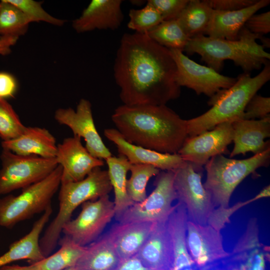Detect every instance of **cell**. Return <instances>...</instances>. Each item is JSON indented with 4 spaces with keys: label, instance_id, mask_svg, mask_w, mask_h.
<instances>
[{
    "label": "cell",
    "instance_id": "24",
    "mask_svg": "<svg viewBox=\"0 0 270 270\" xmlns=\"http://www.w3.org/2000/svg\"><path fill=\"white\" fill-rule=\"evenodd\" d=\"M2 148L17 154L36 156L45 158H55L57 144L55 138L46 129L26 126L16 138L2 142Z\"/></svg>",
    "mask_w": 270,
    "mask_h": 270
},
{
    "label": "cell",
    "instance_id": "39",
    "mask_svg": "<svg viewBox=\"0 0 270 270\" xmlns=\"http://www.w3.org/2000/svg\"><path fill=\"white\" fill-rule=\"evenodd\" d=\"M244 26L252 33L263 36L270 32V11L252 15Z\"/></svg>",
    "mask_w": 270,
    "mask_h": 270
},
{
    "label": "cell",
    "instance_id": "7",
    "mask_svg": "<svg viewBox=\"0 0 270 270\" xmlns=\"http://www.w3.org/2000/svg\"><path fill=\"white\" fill-rule=\"evenodd\" d=\"M62 168H56L42 180L22 189L17 195L0 198V226L12 228L51 206L52 200L61 184Z\"/></svg>",
    "mask_w": 270,
    "mask_h": 270
},
{
    "label": "cell",
    "instance_id": "15",
    "mask_svg": "<svg viewBox=\"0 0 270 270\" xmlns=\"http://www.w3.org/2000/svg\"><path fill=\"white\" fill-rule=\"evenodd\" d=\"M54 119L58 124L70 128L74 136L82 138L86 142V148L93 156L106 160L112 156L97 131L92 105L88 100L80 99L76 110L71 108L58 109L54 113Z\"/></svg>",
    "mask_w": 270,
    "mask_h": 270
},
{
    "label": "cell",
    "instance_id": "29",
    "mask_svg": "<svg viewBox=\"0 0 270 270\" xmlns=\"http://www.w3.org/2000/svg\"><path fill=\"white\" fill-rule=\"evenodd\" d=\"M58 242L60 248L56 252L34 263L37 270H64L74 266L86 250V246L64 236Z\"/></svg>",
    "mask_w": 270,
    "mask_h": 270
},
{
    "label": "cell",
    "instance_id": "34",
    "mask_svg": "<svg viewBox=\"0 0 270 270\" xmlns=\"http://www.w3.org/2000/svg\"><path fill=\"white\" fill-rule=\"evenodd\" d=\"M128 27L138 33H146L164 20L160 14L151 4L140 9H130Z\"/></svg>",
    "mask_w": 270,
    "mask_h": 270
},
{
    "label": "cell",
    "instance_id": "31",
    "mask_svg": "<svg viewBox=\"0 0 270 270\" xmlns=\"http://www.w3.org/2000/svg\"><path fill=\"white\" fill-rule=\"evenodd\" d=\"M146 34L162 46L183 52L190 39L177 19L163 20Z\"/></svg>",
    "mask_w": 270,
    "mask_h": 270
},
{
    "label": "cell",
    "instance_id": "9",
    "mask_svg": "<svg viewBox=\"0 0 270 270\" xmlns=\"http://www.w3.org/2000/svg\"><path fill=\"white\" fill-rule=\"evenodd\" d=\"M0 158V195L42 180L58 165L55 158L19 155L4 148Z\"/></svg>",
    "mask_w": 270,
    "mask_h": 270
},
{
    "label": "cell",
    "instance_id": "17",
    "mask_svg": "<svg viewBox=\"0 0 270 270\" xmlns=\"http://www.w3.org/2000/svg\"><path fill=\"white\" fill-rule=\"evenodd\" d=\"M80 138L74 136L57 145L55 158L62 168L61 184L83 180L94 168L104 165L102 160L90 154Z\"/></svg>",
    "mask_w": 270,
    "mask_h": 270
},
{
    "label": "cell",
    "instance_id": "11",
    "mask_svg": "<svg viewBox=\"0 0 270 270\" xmlns=\"http://www.w3.org/2000/svg\"><path fill=\"white\" fill-rule=\"evenodd\" d=\"M115 216L114 202L108 194L82 204L78 216L63 226L62 233L82 246L96 240Z\"/></svg>",
    "mask_w": 270,
    "mask_h": 270
},
{
    "label": "cell",
    "instance_id": "12",
    "mask_svg": "<svg viewBox=\"0 0 270 270\" xmlns=\"http://www.w3.org/2000/svg\"><path fill=\"white\" fill-rule=\"evenodd\" d=\"M169 50L176 66V82L180 88L186 86L198 95L204 94L212 98L236 80V78L224 76L210 67L196 63L183 51Z\"/></svg>",
    "mask_w": 270,
    "mask_h": 270
},
{
    "label": "cell",
    "instance_id": "21",
    "mask_svg": "<svg viewBox=\"0 0 270 270\" xmlns=\"http://www.w3.org/2000/svg\"><path fill=\"white\" fill-rule=\"evenodd\" d=\"M136 255L150 270H171L172 243L168 220L156 223Z\"/></svg>",
    "mask_w": 270,
    "mask_h": 270
},
{
    "label": "cell",
    "instance_id": "1",
    "mask_svg": "<svg viewBox=\"0 0 270 270\" xmlns=\"http://www.w3.org/2000/svg\"><path fill=\"white\" fill-rule=\"evenodd\" d=\"M113 71L124 104L166 105L180 96L176 66L170 50L146 33L122 35Z\"/></svg>",
    "mask_w": 270,
    "mask_h": 270
},
{
    "label": "cell",
    "instance_id": "19",
    "mask_svg": "<svg viewBox=\"0 0 270 270\" xmlns=\"http://www.w3.org/2000/svg\"><path fill=\"white\" fill-rule=\"evenodd\" d=\"M122 0H92L72 26L78 33L95 30L118 29L124 20Z\"/></svg>",
    "mask_w": 270,
    "mask_h": 270
},
{
    "label": "cell",
    "instance_id": "8",
    "mask_svg": "<svg viewBox=\"0 0 270 270\" xmlns=\"http://www.w3.org/2000/svg\"><path fill=\"white\" fill-rule=\"evenodd\" d=\"M203 168L186 162L174 170V186L178 202L186 210L188 220L209 224L216 211L210 193L202 182Z\"/></svg>",
    "mask_w": 270,
    "mask_h": 270
},
{
    "label": "cell",
    "instance_id": "14",
    "mask_svg": "<svg viewBox=\"0 0 270 270\" xmlns=\"http://www.w3.org/2000/svg\"><path fill=\"white\" fill-rule=\"evenodd\" d=\"M270 247L259 238L257 218H250L245 232L228 256L222 260L224 270H266Z\"/></svg>",
    "mask_w": 270,
    "mask_h": 270
},
{
    "label": "cell",
    "instance_id": "20",
    "mask_svg": "<svg viewBox=\"0 0 270 270\" xmlns=\"http://www.w3.org/2000/svg\"><path fill=\"white\" fill-rule=\"evenodd\" d=\"M234 143L230 158L252 152L254 154L270 148V115L258 120H239L232 122Z\"/></svg>",
    "mask_w": 270,
    "mask_h": 270
},
{
    "label": "cell",
    "instance_id": "35",
    "mask_svg": "<svg viewBox=\"0 0 270 270\" xmlns=\"http://www.w3.org/2000/svg\"><path fill=\"white\" fill-rule=\"evenodd\" d=\"M26 127L12 106L6 100L0 98V138L2 141L16 138Z\"/></svg>",
    "mask_w": 270,
    "mask_h": 270
},
{
    "label": "cell",
    "instance_id": "44",
    "mask_svg": "<svg viewBox=\"0 0 270 270\" xmlns=\"http://www.w3.org/2000/svg\"><path fill=\"white\" fill-rule=\"evenodd\" d=\"M0 270H37L34 264L28 266L19 265H6L0 268Z\"/></svg>",
    "mask_w": 270,
    "mask_h": 270
},
{
    "label": "cell",
    "instance_id": "22",
    "mask_svg": "<svg viewBox=\"0 0 270 270\" xmlns=\"http://www.w3.org/2000/svg\"><path fill=\"white\" fill-rule=\"evenodd\" d=\"M270 3V0H259L248 7L238 10H213L204 35L216 38L236 40L240 30L250 17Z\"/></svg>",
    "mask_w": 270,
    "mask_h": 270
},
{
    "label": "cell",
    "instance_id": "36",
    "mask_svg": "<svg viewBox=\"0 0 270 270\" xmlns=\"http://www.w3.org/2000/svg\"><path fill=\"white\" fill-rule=\"evenodd\" d=\"M18 8L30 22H43L49 24L62 26L66 20L54 17L42 7V2L33 0H7Z\"/></svg>",
    "mask_w": 270,
    "mask_h": 270
},
{
    "label": "cell",
    "instance_id": "43",
    "mask_svg": "<svg viewBox=\"0 0 270 270\" xmlns=\"http://www.w3.org/2000/svg\"><path fill=\"white\" fill-rule=\"evenodd\" d=\"M18 39L14 37L0 36V54H9L11 52L12 46L16 44Z\"/></svg>",
    "mask_w": 270,
    "mask_h": 270
},
{
    "label": "cell",
    "instance_id": "5",
    "mask_svg": "<svg viewBox=\"0 0 270 270\" xmlns=\"http://www.w3.org/2000/svg\"><path fill=\"white\" fill-rule=\"evenodd\" d=\"M58 194L59 210L40 240L45 257L54 250L64 226L70 220L74 210L84 202L108 194L112 190L108 170L94 168L84 178L75 182L60 184Z\"/></svg>",
    "mask_w": 270,
    "mask_h": 270
},
{
    "label": "cell",
    "instance_id": "4",
    "mask_svg": "<svg viewBox=\"0 0 270 270\" xmlns=\"http://www.w3.org/2000/svg\"><path fill=\"white\" fill-rule=\"evenodd\" d=\"M270 80L269 62L254 76L244 72L238 75L232 86L210 98L208 102L212 106L210 109L198 116L186 120L188 136H196L224 122L242 120L249 100Z\"/></svg>",
    "mask_w": 270,
    "mask_h": 270
},
{
    "label": "cell",
    "instance_id": "2",
    "mask_svg": "<svg viewBox=\"0 0 270 270\" xmlns=\"http://www.w3.org/2000/svg\"><path fill=\"white\" fill-rule=\"evenodd\" d=\"M112 120L128 142L162 153H178L188 137L186 120L166 105L123 104Z\"/></svg>",
    "mask_w": 270,
    "mask_h": 270
},
{
    "label": "cell",
    "instance_id": "3",
    "mask_svg": "<svg viewBox=\"0 0 270 270\" xmlns=\"http://www.w3.org/2000/svg\"><path fill=\"white\" fill-rule=\"evenodd\" d=\"M268 38L251 32L245 26L240 30L238 38L230 40L200 34L190 39L184 51L188 54H197L208 66L217 72L222 70L226 60H232L244 73L261 68L269 62L270 53L256 42L264 44Z\"/></svg>",
    "mask_w": 270,
    "mask_h": 270
},
{
    "label": "cell",
    "instance_id": "41",
    "mask_svg": "<svg viewBox=\"0 0 270 270\" xmlns=\"http://www.w3.org/2000/svg\"><path fill=\"white\" fill-rule=\"evenodd\" d=\"M18 88L16 78L11 74L0 72V98L6 100L14 98Z\"/></svg>",
    "mask_w": 270,
    "mask_h": 270
},
{
    "label": "cell",
    "instance_id": "28",
    "mask_svg": "<svg viewBox=\"0 0 270 270\" xmlns=\"http://www.w3.org/2000/svg\"><path fill=\"white\" fill-rule=\"evenodd\" d=\"M109 179L114 194L116 219L120 217L134 202L126 190V175L131 164L124 156H110L106 160Z\"/></svg>",
    "mask_w": 270,
    "mask_h": 270
},
{
    "label": "cell",
    "instance_id": "32",
    "mask_svg": "<svg viewBox=\"0 0 270 270\" xmlns=\"http://www.w3.org/2000/svg\"><path fill=\"white\" fill-rule=\"evenodd\" d=\"M30 22L16 6L7 0L0 2V36L19 38L28 31Z\"/></svg>",
    "mask_w": 270,
    "mask_h": 270
},
{
    "label": "cell",
    "instance_id": "18",
    "mask_svg": "<svg viewBox=\"0 0 270 270\" xmlns=\"http://www.w3.org/2000/svg\"><path fill=\"white\" fill-rule=\"evenodd\" d=\"M104 135L116 144L120 155L124 156L131 164H146L160 170H174L186 162L178 153H162L130 143L116 129H105Z\"/></svg>",
    "mask_w": 270,
    "mask_h": 270
},
{
    "label": "cell",
    "instance_id": "25",
    "mask_svg": "<svg viewBox=\"0 0 270 270\" xmlns=\"http://www.w3.org/2000/svg\"><path fill=\"white\" fill-rule=\"evenodd\" d=\"M49 206L35 222L30 232L12 243L8 250L0 256V268L20 260H26L31 264L39 262L45 256L40 245V234L52 214Z\"/></svg>",
    "mask_w": 270,
    "mask_h": 270
},
{
    "label": "cell",
    "instance_id": "16",
    "mask_svg": "<svg viewBox=\"0 0 270 270\" xmlns=\"http://www.w3.org/2000/svg\"><path fill=\"white\" fill-rule=\"evenodd\" d=\"M222 241L220 231L209 224L200 225L188 220L186 246L198 268L220 262L228 256Z\"/></svg>",
    "mask_w": 270,
    "mask_h": 270
},
{
    "label": "cell",
    "instance_id": "23",
    "mask_svg": "<svg viewBox=\"0 0 270 270\" xmlns=\"http://www.w3.org/2000/svg\"><path fill=\"white\" fill-rule=\"evenodd\" d=\"M156 222H134L114 224L106 233L121 260L136 255Z\"/></svg>",
    "mask_w": 270,
    "mask_h": 270
},
{
    "label": "cell",
    "instance_id": "26",
    "mask_svg": "<svg viewBox=\"0 0 270 270\" xmlns=\"http://www.w3.org/2000/svg\"><path fill=\"white\" fill-rule=\"evenodd\" d=\"M188 217L184 206L178 202L168 220L172 243L171 270H200L192 260L186 243Z\"/></svg>",
    "mask_w": 270,
    "mask_h": 270
},
{
    "label": "cell",
    "instance_id": "6",
    "mask_svg": "<svg viewBox=\"0 0 270 270\" xmlns=\"http://www.w3.org/2000/svg\"><path fill=\"white\" fill-rule=\"evenodd\" d=\"M270 162V147L244 160H236L220 154L212 158L205 164L206 178L203 184L210 193L216 208H228L234 191L248 176L256 173Z\"/></svg>",
    "mask_w": 270,
    "mask_h": 270
},
{
    "label": "cell",
    "instance_id": "30",
    "mask_svg": "<svg viewBox=\"0 0 270 270\" xmlns=\"http://www.w3.org/2000/svg\"><path fill=\"white\" fill-rule=\"evenodd\" d=\"M213 11L204 0H189L176 18L190 38L204 34Z\"/></svg>",
    "mask_w": 270,
    "mask_h": 270
},
{
    "label": "cell",
    "instance_id": "42",
    "mask_svg": "<svg viewBox=\"0 0 270 270\" xmlns=\"http://www.w3.org/2000/svg\"><path fill=\"white\" fill-rule=\"evenodd\" d=\"M114 270H150L137 256L121 260Z\"/></svg>",
    "mask_w": 270,
    "mask_h": 270
},
{
    "label": "cell",
    "instance_id": "33",
    "mask_svg": "<svg viewBox=\"0 0 270 270\" xmlns=\"http://www.w3.org/2000/svg\"><path fill=\"white\" fill-rule=\"evenodd\" d=\"M131 175L126 182L128 195L134 203L144 200L147 196L146 188L150 179L160 171L153 166L146 164H132Z\"/></svg>",
    "mask_w": 270,
    "mask_h": 270
},
{
    "label": "cell",
    "instance_id": "13",
    "mask_svg": "<svg viewBox=\"0 0 270 270\" xmlns=\"http://www.w3.org/2000/svg\"><path fill=\"white\" fill-rule=\"evenodd\" d=\"M233 137L232 122H224L196 136H188L178 154L185 162L202 168L212 158L226 154Z\"/></svg>",
    "mask_w": 270,
    "mask_h": 270
},
{
    "label": "cell",
    "instance_id": "45",
    "mask_svg": "<svg viewBox=\"0 0 270 270\" xmlns=\"http://www.w3.org/2000/svg\"><path fill=\"white\" fill-rule=\"evenodd\" d=\"M200 270H224L222 261L210 264L203 268H200Z\"/></svg>",
    "mask_w": 270,
    "mask_h": 270
},
{
    "label": "cell",
    "instance_id": "10",
    "mask_svg": "<svg viewBox=\"0 0 270 270\" xmlns=\"http://www.w3.org/2000/svg\"><path fill=\"white\" fill-rule=\"evenodd\" d=\"M155 188L142 202L134 203L116 220L119 222H166L176 200L174 186V170H160L156 176Z\"/></svg>",
    "mask_w": 270,
    "mask_h": 270
},
{
    "label": "cell",
    "instance_id": "47",
    "mask_svg": "<svg viewBox=\"0 0 270 270\" xmlns=\"http://www.w3.org/2000/svg\"><path fill=\"white\" fill-rule=\"evenodd\" d=\"M77 270V268H76V267L74 266H72V267L68 268L66 269V270Z\"/></svg>",
    "mask_w": 270,
    "mask_h": 270
},
{
    "label": "cell",
    "instance_id": "38",
    "mask_svg": "<svg viewBox=\"0 0 270 270\" xmlns=\"http://www.w3.org/2000/svg\"><path fill=\"white\" fill-rule=\"evenodd\" d=\"M189 0H148L147 2L154 8L164 20L176 19Z\"/></svg>",
    "mask_w": 270,
    "mask_h": 270
},
{
    "label": "cell",
    "instance_id": "27",
    "mask_svg": "<svg viewBox=\"0 0 270 270\" xmlns=\"http://www.w3.org/2000/svg\"><path fill=\"white\" fill-rule=\"evenodd\" d=\"M120 260L106 233L86 246L75 266L78 270H114Z\"/></svg>",
    "mask_w": 270,
    "mask_h": 270
},
{
    "label": "cell",
    "instance_id": "37",
    "mask_svg": "<svg viewBox=\"0 0 270 270\" xmlns=\"http://www.w3.org/2000/svg\"><path fill=\"white\" fill-rule=\"evenodd\" d=\"M270 98L254 94L247 104L242 120H258L270 115Z\"/></svg>",
    "mask_w": 270,
    "mask_h": 270
},
{
    "label": "cell",
    "instance_id": "46",
    "mask_svg": "<svg viewBox=\"0 0 270 270\" xmlns=\"http://www.w3.org/2000/svg\"><path fill=\"white\" fill-rule=\"evenodd\" d=\"M144 1L142 0H131L130 2L136 4H139V5H141L144 3Z\"/></svg>",
    "mask_w": 270,
    "mask_h": 270
},
{
    "label": "cell",
    "instance_id": "40",
    "mask_svg": "<svg viewBox=\"0 0 270 270\" xmlns=\"http://www.w3.org/2000/svg\"><path fill=\"white\" fill-rule=\"evenodd\" d=\"M213 10L223 11H234L248 7L257 0H204Z\"/></svg>",
    "mask_w": 270,
    "mask_h": 270
}]
</instances>
